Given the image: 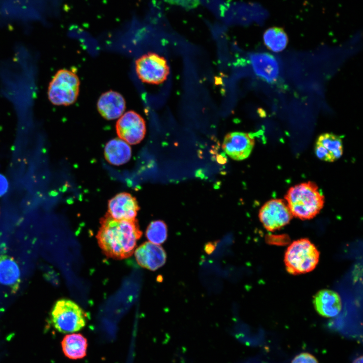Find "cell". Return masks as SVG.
Segmentation results:
<instances>
[{"label": "cell", "mask_w": 363, "mask_h": 363, "mask_svg": "<svg viewBox=\"0 0 363 363\" xmlns=\"http://www.w3.org/2000/svg\"><path fill=\"white\" fill-rule=\"evenodd\" d=\"M100 223L96 237L103 253L120 260L131 256L142 234L137 220H116L107 213Z\"/></svg>", "instance_id": "cell-1"}, {"label": "cell", "mask_w": 363, "mask_h": 363, "mask_svg": "<svg viewBox=\"0 0 363 363\" xmlns=\"http://www.w3.org/2000/svg\"><path fill=\"white\" fill-rule=\"evenodd\" d=\"M285 199L292 215L301 220L313 218L319 214L324 204L323 194L312 182L291 187Z\"/></svg>", "instance_id": "cell-2"}, {"label": "cell", "mask_w": 363, "mask_h": 363, "mask_svg": "<svg viewBox=\"0 0 363 363\" xmlns=\"http://www.w3.org/2000/svg\"><path fill=\"white\" fill-rule=\"evenodd\" d=\"M320 253L308 238L292 242L287 248L284 263L287 272L293 275L311 272L318 263Z\"/></svg>", "instance_id": "cell-3"}, {"label": "cell", "mask_w": 363, "mask_h": 363, "mask_svg": "<svg viewBox=\"0 0 363 363\" xmlns=\"http://www.w3.org/2000/svg\"><path fill=\"white\" fill-rule=\"evenodd\" d=\"M79 87L80 80L76 73L68 69H60L49 83L48 99L55 105H70L76 101Z\"/></svg>", "instance_id": "cell-4"}, {"label": "cell", "mask_w": 363, "mask_h": 363, "mask_svg": "<svg viewBox=\"0 0 363 363\" xmlns=\"http://www.w3.org/2000/svg\"><path fill=\"white\" fill-rule=\"evenodd\" d=\"M51 318L54 327L64 333L78 331L86 324V314L82 309L74 301L65 298L55 303Z\"/></svg>", "instance_id": "cell-5"}, {"label": "cell", "mask_w": 363, "mask_h": 363, "mask_svg": "<svg viewBox=\"0 0 363 363\" xmlns=\"http://www.w3.org/2000/svg\"><path fill=\"white\" fill-rule=\"evenodd\" d=\"M135 69L140 80L149 84L162 83L169 74L166 59L154 52H148L139 57L135 62Z\"/></svg>", "instance_id": "cell-6"}, {"label": "cell", "mask_w": 363, "mask_h": 363, "mask_svg": "<svg viewBox=\"0 0 363 363\" xmlns=\"http://www.w3.org/2000/svg\"><path fill=\"white\" fill-rule=\"evenodd\" d=\"M293 215L286 202L282 199H272L261 207L259 217L264 227L270 231L287 225Z\"/></svg>", "instance_id": "cell-7"}, {"label": "cell", "mask_w": 363, "mask_h": 363, "mask_svg": "<svg viewBox=\"0 0 363 363\" xmlns=\"http://www.w3.org/2000/svg\"><path fill=\"white\" fill-rule=\"evenodd\" d=\"M118 137L128 144L135 145L144 138L146 125L143 118L136 112L130 110L120 116L116 124Z\"/></svg>", "instance_id": "cell-8"}, {"label": "cell", "mask_w": 363, "mask_h": 363, "mask_svg": "<svg viewBox=\"0 0 363 363\" xmlns=\"http://www.w3.org/2000/svg\"><path fill=\"white\" fill-rule=\"evenodd\" d=\"M254 144V139L251 135L244 132H234L225 136L222 147L232 159L242 160L250 156Z\"/></svg>", "instance_id": "cell-9"}, {"label": "cell", "mask_w": 363, "mask_h": 363, "mask_svg": "<svg viewBox=\"0 0 363 363\" xmlns=\"http://www.w3.org/2000/svg\"><path fill=\"white\" fill-rule=\"evenodd\" d=\"M108 207L109 215L119 220L135 219L139 209L135 198L127 193L115 195L109 201Z\"/></svg>", "instance_id": "cell-10"}, {"label": "cell", "mask_w": 363, "mask_h": 363, "mask_svg": "<svg viewBox=\"0 0 363 363\" xmlns=\"http://www.w3.org/2000/svg\"><path fill=\"white\" fill-rule=\"evenodd\" d=\"M135 256L138 264L147 269L155 271L165 263L166 254L159 245L145 242L136 249Z\"/></svg>", "instance_id": "cell-11"}, {"label": "cell", "mask_w": 363, "mask_h": 363, "mask_svg": "<svg viewBox=\"0 0 363 363\" xmlns=\"http://www.w3.org/2000/svg\"><path fill=\"white\" fill-rule=\"evenodd\" d=\"M315 151L316 156L321 160L333 162L342 155V140L338 136L332 133L322 134L316 141Z\"/></svg>", "instance_id": "cell-12"}, {"label": "cell", "mask_w": 363, "mask_h": 363, "mask_svg": "<svg viewBox=\"0 0 363 363\" xmlns=\"http://www.w3.org/2000/svg\"><path fill=\"white\" fill-rule=\"evenodd\" d=\"M100 114L107 120H112L121 116L126 108V101L118 92L110 90L102 93L97 103Z\"/></svg>", "instance_id": "cell-13"}, {"label": "cell", "mask_w": 363, "mask_h": 363, "mask_svg": "<svg viewBox=\"0 0 363 363\" xmlns=\"http://www.w3.org/2000/svg\"><path fill=\"white\" fill-rule=\"evenodd\" d=\"M252 66L257 76L269 83L275 81L279 74V65L275 58L267 53L250 55Z\"/></svg>", "instance_id": "cell-14"}, {"label": "cell", "mask_w": 363, "mask_h": 363, "mask_svg": "<svg viewBox=\"0 0 363 363\" xmlns=\"http://www.w3.org/2000/svg\"><path fill=\"white\" fill-rule=\"evenodd\" d=\"M314 304L317 312L326 318L336 316L342 308L339 295L335 291L329 289L319 291L315 296Z\"/></svg>", "instance_id": "cell-15"}, {"label": "cell", "mask_w": 363, "mask_h": 363, "mask_svg": "<svg viewBox=\"0 0 363 363\" xmlns=\"http://www.w3.org/2000/svg\"><path fill=\"white\" fill-rule=\"evenodd\" d=\"M0 283L9 286L14 292L20 283L19 266L13 258L7 255H0Z\"/></svg>", "instance_id": "cell-16"}, {"label": "cell", "mask_w": 363, "mask_h": 363, "mask_svg": "<svg viewBox=\"0 0 363 363\" xmlns=\"http://www.w3.org/2000/svg\"><path fill=\"white\" fill-rule=\"evenodd\" d=\"M131 148L124 140L115 138L109 141L104 149L106 160L114 165H120L127 162L131 157Z\"/></svg>", "instance_id": "cell-17"}, {"label": "cell", "mask_w": 363, "mask_h": 363, "mask_svg": "<svg viewBox=\"0 0 363 363\" xmlns=\"http://www.w3.org/2000/svg\"><path fill=\"white\" fill-rule=\"evenodd\" d=\"M62 346L65 355L68 358L80 359L86 354L87 341L82 334L73 333L64 337Z\"/></svg>", "instance_id": "cell-18"}, {"label": "cell", "mask_w": 363, "mask_h": 363, "mask_svg": "<svg viewBox=\"0 0 363 363\" xmlns=\"http://www.w3.org/2000/svg\"><path fill=\"white\" fill-rule=\"evenodd\" d=\"M263 40L268 48L274 52H280L285 48L288 39L283 28L272 27L264 32Z\"/></svg>", "instance_id": "cell-19"}, {"label": "cell", "mask_w": 363, "mask_h": 363, "mask_svg": "<svg viewBox=\"0 0 363 363\" xmlns=\"http://www.w3.org/2000/svg\"><path fill=\"white\" fill-rule=\"evenodd\" d=\"M146 236L150 242L157 245L163 243L167 237L166 224L161 220L151 222L148 226Z\"/></svg>", "instance_id": "cell-20"}, {"label": "cell", "mask_w": 363, "mask_h": 363, "mask_svg": "<svg viewBox=\"0 0 363 363\" xmlns=\"http://www.w3.org/2000/svg\"><path fill=\"white\" fill-rule=\"evenodd\" d=\"M291 363H318V361L312 354L303 352L295 356Z\"/></svg>", "instance_id": "cell-21"}, {"label": "cell", "mask_w": 363, "mask_h": 363, "mask_svg": "<svg viewBox=\"0 0 363 363\" xmlns=\"http://www.w3.org/2000/svg\"><path fill=\"white\" fill-rule=\"evenodd\" d=\"M8 189V182L6 178L0 174V196L6 193Z\"/></svg>", "instance_id": "cell-22"}, {"label": "cell", "mask_w": 363, "mask_h": 363, "mask_svg": "<svg viewBox=\"0 0 363 363\" xmlns=\"http://www.w3.org/2000/svg\"><path fill=\"white\" fill-rule=\"evenodd\" d=\"M362 356H360L354 360L352 363H362Z\"/></svg>", "instance_id": "cell-23"}]
</instances>
